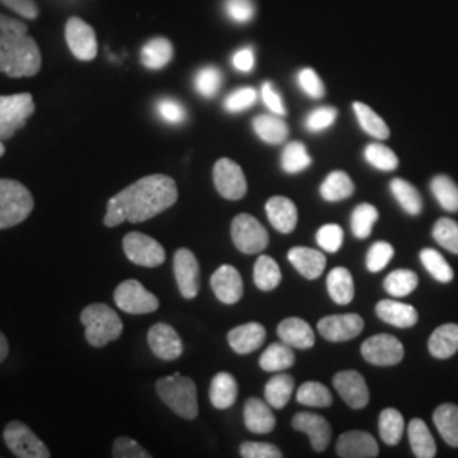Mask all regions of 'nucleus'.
<instances>
[{"mask_svg": "<svg viewBox=\"0 0 458 458\" xmlns=\"http://www.w3.org/2000/svg\"><path fill=\"white\" fill-rule=\"evenodd\" d=\"M179 199L177 183L168 175H148L107 200L104 225L115 228L124 221L145 223L170 209Z\"/></svg>", "mask_w": 458, "mask_h": 458, "instance_id": "f257e3e1", "label": "nucleus"}, {"mask_svg": "<svg viewBox=\"0 0 458 458\" xmlns=\"http://www.w3.org/2000/svg\"><path fill=\"white\" fill-rule=\"evenodd\" d=\"M41 51L30 33L0 47V72L7 77H34L41 70Z\"/></svg>", "mask_w": 458, "mask_h": 458, "instance_id": "f03ea898", "label": "nucleus"}, {"mask_svg": "<svg viewBox=\"0 0 458 458\" xmlns=\"http://www.w3.org/2000/svg\"><path fill=\"white\" fill-rule=\"evenodd\" d=\"M81 323L85 327V340L94 348H102L123 335V321L107 304L94 302L81 312Z\"/></svg>", "mask_w": 458, "mask_h": 458, "instance_id": "7ed1b4c3", "label": "nucleus"}, {"mask_svg": "<svg viewBox=\"0 0 458 458\" xmlns=\"http://www.w3.org/2000/svg\"><path fill=\"white\" fill-rule=\"evenodd\" d=\"M157 393L165 404L183 420H196L199 414L196 382L175 374L157 380Z\"/></svg>", "mask_w": 458, "mask_h": 458, "instance_id": "20e7f679", "label": "nucleus"}, {"mask_svg": "<svg viewBox=\"0 0 458 458\" xmlns=\"http://www.w3.org/2000/svg\"><path fill=\"white\" fill-rule=\"evenodd\" d=\"M33 209V194L26 185L13 179H0V229L21 225Z\"/></svg>", "mask_w": 458, "mask_h": 458, "instance_id": "39448f33", "label": "nucleus"}, {"mask_svg": "<svg viewBox=\"0 0 458 458\" xmlns=\"http://www.w3.org/2000/svg\"><path fill=\"white\" fill-rule=\"evenodd\" d=\"M34 109L33 96L28 92L0 96V140H9L22 130Z\"/></svg>", "mask_w": 458, "mask_h": 458, "instance_id": "423d86ee", "label": "nucleus"}, {"mask_svg": "<svg viewBox=\"0 0 458 458\" xmlns=\"http://www.w3.org/2000/svg\"><path fill=\"white\" fill-rule=\"evenodd\" d=\"M231 240L242 253L255 255L268 246V233L251 214H238L231 223Z\"/></svg>", "mask_w": 458, "mask_h": 458, "instance_id": "0eeeda50", "label": "nucleus"}, {"mask_svg": "<svg viewBox=\"0 0 458 458\" xmlns=\"http://www.w3.org/2000/svg\"><path fill=\"white\" fill-rule=\"evenodd\" d=\"M115 306L128 314H149L160 308V301L143 287L141 282L130 278L121 282L114 291Z\"/></svg>", "mask_w": 458, "mask_h": 458, "instance_id": "6e6552de", "label": "nucleus"}, {"mask_svg": "<svg viewBox=\"0 0 458 458\" xmlns=\"http://www.w3.org/2000/svg\"><path fill=\"white\" fill-rule=\"evenodd\" d=\"M4 442L19 458H49L51 452L33 429L21 421H11L4 429Z\"/></svg>", "mask_w": 458, "mask_h": 458, "instance_id": "1a4fd4ad", "label": "nucleus"}, {"mask_svg": "<svg viewBox=\"0 0 458 458\" xmlns=\"http://www.w3.org/2000/svg\"><path fill=\"white\" fill-rule=\"evenodd\" d=\"M123 250L130 262L140 267H148V268L160 267L166 259L164 246L160 245L155 238L138 231H132L124 236Z\"/></svg>", "mask_w": 458, "mask_h": 458, "instance_id": "9d476101", "label": "nucleus"}, {"mask_svg": "<svg viewBox=\"0 0 458 458\" xmlns=\"http://www.w3.org/2000/svg\"><path fill=\"white\" fill-rule=\"evenodd\" d=\"M213 179L217 194L228 200H240L248 192V183L242 166L229 158H221L214 164Z\"/></svg>", "mask_w": 458, "mask_h": 458, "instance_id": "9b49d317", "label": "nucleus"}, {"mask_svg": "<svg viewBox=\"0 0 458 458\" xmlns=\"http://www.w3.org/2000/svg\"><path fill=\"white\" fill-rule=\"evenodd\" d=\"M365 361L377 367H394L404 359V346L393 335H376L365 340L360 348Z\"/></svg>", "mask_w": 458, "mask_h": 458, "instance_id": "f8f14e48", "label": "nucleus"}, {"mask_svg": "<svg viewBox=\"0 0 458 458\" xmlns=\"http://www.w3.org/2000/svg\"><path fill=\"white\" fill-rule=\"evenodd\" d=\"M66 45L73 56L82 62H90L98 56V36L90 24L81 17H70L65 26Z\"/></svg>", "mask_w": 458, "mask_h": 458, "instance_id": "ddd939ff", "label": "nucleus"}, {"mask_svg": "<svg viewBox=\"0 0 458 458\" xmlns=\"http://www.w3.org/2000/svg\"><path fill=\"white\" fill-rule=\"evenodd\" d=\"M363 318L359 314H333L319 319L318 329L331 344H344L357 338L363 331Z\"/></svg>", "mask_w": 458, "mask_h": 458, "instance_id": "4468645a", "label": "nucleus"}, {"mask_svg": "<svg viewBox=\"0 0 458 458\" xmlns=\"http://www.w3.org/2000/svg\"><path fill=\"white\" fill-rule=\"evenodd\" d=\"M174 274L182 297L194 299L200 287V267L189 248H179L174 255Z\"/></svg>", "mask_w": 458, "mask_h": 458, "instance_id": "2eb2a0df", "label": "nucleus"}, {"mask_svg": "<svg viewBox=\"0 0 458 458\" xmlns=\"http://www.w3.org/2000/svg\"><path fill=\"white\" fill-rule=\"evenodd\" d=\"M333 386L352 410H363L370 401L369 386L360 372L357 370L338 372L333 377Z\"/></svg>", "mask_w": 458, "mask_h": 458, "instance_id": "dca6fc26", "label": "nucleus"}, {"mask_svg": "<svg viewBox=\"0 0 458 458\" xmlns=\"http://www.w3.org/2000/svg\"><path fill=\"white\" fill-rule=\"evenodd\" d=\"M148 344H149V350L153 352V355L158 357L160 360H177L183 353V344H182L179 333L170 325H165V323H158V325L149 327Z\"/></svg>", "mask_w": 458, "mask_h": 458, "instance_id": "f3484780", "label": "nucleus"}, {"mask_svg": "<svg viewBox=\"0 0 458 458\" xmlns=\"http://www.w3.org/2000/svg\"><path fill=\"white\" fill-rule=\"evenodd\" d=\"M211 289L223 304H236L243 297V278L233 265H221L211 277Z\"/></svg>", "mask_w": 458, "mask_h": 458, "instance_id": "a211bd4d", "label": "nucleus"}, {"mask_svg": "<svg viewBox=\"0 0 458 458\" xmlns=\"http://www.w3.org/2000/svg\"><path fill=\"white\" fill-rule=\"evenodd\" d=\"M295 431L306 433L311 440L314 452H325L331 440V425L316 412H297L293 418Z\"/></svg>", "mask_w": 458, "mask_h": 458, "instance_id": "6ab92c4d", "label": "nucleus"}, {"mask_svg": "<svg viewBox=\"0 0 458 458\" xmlns=\"http://www.w3.org/2000/svg\"><path fill=\"white\" fill-rule=\"evenodd\" d=\"M336 455L342 458H376L378 445L376 438L365 431H346L336 442Z\"/></svg>", "mask_w": 458, "mask_h": 458, "instance_id": "aec40b11", "label": "nucleus"}, {"mask_svg": "<svg viewBox=\"0 0 458 458\" xmlns=\"http://www.w3.org/2000/svg\"><path fill=\"white\" fill-rule=\"evenodd\" d=\"M289 262L294 265L295 270L308 280L321 277L327 268V257L323 251L308 248V246H294L287 253Z\"/></svg>", "mask_w": 458, "mask_h": 458, "instance_id": "412c9836", "label": "nucleus"}, {"mask_svg": "<svg viewBox=\"0 0 458 458\" xmlns=\"http://www.w3.org/2000/svg\"><path fill=\"white\" fill-rule=\"evenodd\" d=\"M243 418H245L246 428L257 435L272 433L277 425L272 406L259 397H250L246 401Z\"/></svg>", "mask_w": 458, "mask_h": 458, "instance_id": "4be33fe9", "label": "nucleus"}, {"mask_svg": "<svg viewBox=\"0 0 458 458\" xmlns=\"http://www.w3.org/2000/svg\"><path fill=\"white\" fill-rule=\"evenodd\" d=\"M265 213L270 225L282 234H289L297 226V208L291 199L276 196L267 200Z\"/></svg>", "mask_w": 458, "mask_h": 458, "instance_id": "5701e85b", "label": "nucleus"}, {"mask_svg": "<svg viewBox=\"0 0 458 458\" xmlns=\"http://www.w3.org/2000/svg\"><path fill=\"white\" fill-rule=\"evenodd\" d=\"M267 338V331L260 323H246L233 327L228 333V344L234 353L248 355L262 346Z\"/></svg>", "mask_w": 458, "mask_h": 458, "instance_id": "b1692460", "label": "nucleus"}, {"mask_svg": "<svg viewBox=\"0 0 458 458\" xmlns=\"http://www.w3.org/2000/svg\"><path fill=\"white\" fill-rule=\"evenodd\" d=\"M376 312L384 323H387L391 327H401V329L414 327L420 319V314L412 306L391 301V299H384V301L377 302Z\"/></svg>", "mask_w": 458, "mask_h": 458, "instance_id": "393cba45", "label": "nucleus"}, {"mask_svg": "<svg viewBox=\"0 0 458 458\" xmlns=\"http://www.w3.org/2000/svg\"><path fill=\"white\" fill-rule=\"evenodd\" d=\"M278 338L284 344L299 348V350H310L316 344L314 329L301 318H287L277 327Z\"/></svg>", "mask_w": 458, "mask_h": 458, "instance_id": "a878e982", "label": "nucleus"}, {"mask_svg": "<svg viewBox=\"0 0 458 458\" xmlns=\"http://www.w3.org/2000/svg\"><path fill=\"white\" fill-rule=\"evenodd\" d=\"M428 350L435 359H450L458 352V325L448 323L437 327L428 340Z\"/></svg>", "mask_w": 458, "mask_h": 458, "instance_id": "bb28decb", "label": "nucleus"}, {"mask_svg": "<svg viewBox=\"0 0 458 458\" xmlns=\"http://www.w3.org/2000/svg\"><path fill=\"white\" fill-rule=\"evenodd\" d=\"M327 287L329 297L340 306L350 304L355 297L353 277L344 267H336L327 274Z\"/></svg>", "mask_w": 458, "mask_h": 458, "instance_id": "cd10ccee", "label": "nucleus"}, {"mask_svg": "<svg viewBox=\"0 0 458 458\" xmlns=\"http://www.w3.org/2000/svg\"><path fill=\"white\" fill-rule=\"evenodd\" d=\"M238 397V382L228 372H219L214 377L209 389V399L216 410H228Z\"/></svg>", "mask_w": 458, "mask_h": 458, "instance_id": "c85d7f7f", "label": "nucleus"}, {"mask_svg": "<svg viewBox=\"0 0 458 458\" xmlns=\"http://www.w3.org/2000/svg\"><path fill=\"white\" fill-rule=\"evenodd\" d=\"M257 136L268 145H280L289 136V126L277 114H260L253 119Z\"/></svg>", "mask_w": 458, "mask_h": 458, "instance_id": "c756f323", "label": "nucleus"}, {"mask_svg": "<svg viewBox=\"0 0 458 458\" xmlns=\"http://www.w3.org/2000/svg\"><path fill=\"white\" fill-rule=\"evenodd\" d=\"M294 377L289 376V374H277V376L272 377L265 386V401L274 410H284L291 401V395L294 393Z\"/></svg>", "mask_w": 458, "mask_h": 458, "instance_id": "7c9ffc66", "label": "nucleus"}, {"mask_svg": "<svg viewBox=\"0 0 458 458\" xmlns=\"http://www.w3.org/2000/svg\"><path fill=\"white\" fill-rule=\"evenodd\" d=\"M411 450L418 458H433L437 455V443L423 420H412L408 426Z\"/></svg>", "mask_w": 458, "mask_h": 458, "instance_id": "2f4dec72", "label": "nucleus"}, {"mask_svg": "<svg viewBox=\"0 0 458 458\" xmlns=\"http://www.w3.org/2000/svg\"><path fill=\"white\" fill-rule=\"evenodd\" d=\"M433 423L445 443L458 448V406L457 404H442L433 412Z\"/></svg>", "mask_w": 458, "mask_h": 458, "instance_id": "473e14b6", "label": "nucleus"}, {"mask_svg": "<svg viewBox=\"0 0 458 458\" xmlns=\"http://www.w3.org/2000/svg\"><path fill=\"white\" fill-rule=\"evenodd\" d=\"M321 197L327 202H340L355 192V183L350 179L348 174L342 170H335L327 175L319 187Z\"/></svg>", "mask_w": 458, "mask_h": 458, "instance_id": "72a5a7b5", "label": "nucleus"}, {"mask_svg": "<svg viewBox=\"0 0 458 458\" xmlns=\"http://www.w3.org/2000/svg\"><path fill=\"white\" fill-rule=\"evenodd\" d=\"M174 47L166 38H153L141 49V64L149 70H160L170 64Z\"/></svg>", "mask_w": 458, "mask_h": 458, "instance_id": "f704fd0d", "label": "nucleus"}, {"mask_svg": "<svg viewBox=\"0 0 458 458\" xmlns=\"http://www.w3.org/2000/svg\"><path fill=\"white\" fill-rule=\"evenodd\" d=\"M260 367L265 372H280V370H287L295 363V355L293 352V346L287 344H270L262 357H260Z\"/></svg>", "mask_w": 458, "mask_h": 458, "instance_id": "c9c22d12", "label": "nucleus"}, {"mask_svg": "<svg viewBox=\"0 0 458 458\" xmlns=\"http://www.w3.org/2000/svg\"><path fill=\"white\" fill-rule=\"evenodd\" d=\"M353 111L359 119V124L361 130L370 134L376 140H387L389 138V126L386 124V121L377 114L372 107H369L363 102H353Z\"/></svg>", "mask_w": 458, "mask_h": 458, "instance_id": "e433bc0d", "label": "nucleus"}, {"mask_svg": "<svg viewBox=\"0 0 458 458\" xmlns=\"http://www.w3.org/2000/svg\"><path fill=\"white\" fill-rule=\"evenodd\" d=\"M391 192L399 202V206L410 214V216H420L423 211V199L418 192V189L404 179H394L391 182Z\"/></svg>", "mask_w": 458, "mask_h": 458, "instance_id": "4c0bfd02", "label": "nucleus"}, {"mask_svg": "<svg viewBox=\"0 0 458 458\" xmlns=\"http://www.w3.org/2000/svg\"><path fill=\"white\" fill-rule=\"evenodd\" d=\"M404 428H406V423H404V418L399 411L387 408V410L380 412V416H378V433H380L382 442L386 445L394 446V445L401 442Z\"/></svg>", "mask_w": 458, "mask_h": 458, "instance_id": "58836bf2", "label": "nucleus"}, {"mask_svg": "<svg viewBox=\"0 0 458 458\" xmlns=\"http://www.w3.org/2000/svg\"><path fill=\"white\" fill-rule=\"evenodd\" d=\"M253 280H255V285L265 293L277 289L278 284L282 280V272H280L278 263L272 257L260 255L259 260L255 262Z\"/></svg>", "mask_w": 458, "mask_h": 458, "instance_id": "ea45409f", "label": "nucleus"}, {"mask_svg": "<svg viewBox=\"0 0 458 458\" xmlns=\"http://www.w3.org/2000/svg\"><path fill=\"white\" fill-rule=\"evenodd\" d=\"M418 284H420V278L416 276V272L399 268L386 277L384 289L387 294L393 295V297H406L414 293Z\"/></svg>", "mask_w": 458, "mask_h": 458, "instance_id": "a19ab883", "label": "nucleus"}, {"mask_svg": "<svg viewBox=\"0 0 458 458\" xmlns=\"http://www.w3.org/2000/svg\"><path fill=\"white\" fill-rule=\"evenodd\" d=\"M297 403L308 408H327L333 403V395L321 382H304L297 391Z\"/></svg>", "mask_w": 458, "mask_h": 458, "instance_id": "79ce46f5", "label": "nucleus"}, {"mask_svg": "<svg viewBox=\"0 0 458 458\" xmlns=\"http://www.w3.org/2000/svg\"><path fill=\"white\" fill-rule=\"evenodd\" d=\"M431 192L445 211L458 213V185L446 175H437L431 181Z\"/></svg>", "mask_w": 458, "mask_h": 458, "instance_id": "37998d69", "label": "nucleus"}, {"mask_svg": "<svg viewBox=\"0 0 458 458\" xmlns=\"http://www.w3.org/2000/svg\"><path fill=\"white\" fill-rule=\"evenodd\" d=\"M312 164L311 155L308 153V148L301 141H293L282 151V168L287 174H299Z\"/></svg>", "mask_w": 458, "mask_h": 458, "instance_id": "c03bdc74", "label": "nucleus"}, {"mask_svg": "<svg viewBox=\"0 0 458 458\" xmlns=\"http://www.w3.org/2000/svg\"><path fill=\"white\" fill-rule=\"evenodd\" d=\"M420 259L431 277L437 278L442 284H450L454 280V268L443 259L440 251H437L433 248H425L420 253Z\"/></svg>", "mask_w": 458, "mask_h": 458, "instance_id": "a18cd8bd", "label": "nucleus"}, {"mask_svg": "<svg viewBox=\"0 0 458 458\" xmlns=\"http://www.w3.org/2000/svg\"><path fill=\"white\" fill-rule=\"evenodd\" d=\"M378 221V211L372 204H359L352 214V231L359 240H365L372 234V228Z\"/></svg>", "mask_w": 458, "mask_h": 458, "instance_id": "49530a36", "label": "nucleus"}, {"mask_svg": "<svg viewBox=\"0 0 458 458\" xmlns=\"http://www.w3.org/2000/svg\"><path fill=\"white\" fill-rule=\"evenodd\" d=\"M365 160L377 170L393 172L399 166V158L393 149L382 143H372L365 148Z\"/></svg>", "mask_w": 458, "mask_h": 458, "instance_id": "de8ad7c7", "label": "nucleus"}, {"mask_svg": "<svg viewBox=\"0 0 458 458\" xmlns=\"http://www.w3.org/2000/svg\"><path fill=\"white\" fill-rule=\"evenodd\" d=\"M223 83V73L216 66H204L196 73L194 85L202 98H211L219 92Z\"/></svg>", "mask_w": 458, "mask_h": 458, "instance_id": "09e8293b", "label": "nucleus"}, {"mask_svg": "<svg viewBox=\"0 0 458 458\" xmlns=\"http://www.w3.org/2000/svg\"><path fill=\"white\" fill-rule=\"evenodd\" d=\"M433 238L438 245L458 255V223L450 217H442L433 226Z\"/></svg>", "mask_w": 458, "mask_h": 458, "instance_id": "8fccbe9b", "label": "nucleus"}, {"mask_svg": "<svg viewBox=\"0 0 458 458\" xmlns=\"http://www.w3.org/2000/svg\"><path fill=\"white\" fill-rule=\"evenodd\" d=\"M394 248L391 243L387 242H377L374 245L370 246L369 253H367V268L372 274H378L382 272L389 262L393 260Z\"/></svg>", "mask_w": 458, "mask_h": 458, "instance_id": "3c124183", "label": "nucleus"}, {"mask_svg": "<svg viewBox=\"0 0 458 458\" xmlns=\"http://www.w3.org/2000/svg\"><path fill=\"white\" fill-rule=\"evenodd\" d=\"M344 233L338 225H325L318 229L316 242L327 253H336L344 245Z\"/></svg>", "mask_w": 458, "mask_h": 458, "instance_id": "603ef678", "label": "nucleus"}, {"mask_svg": "<svg viewBox=\"0 0 458 458\" xmlns=\"http://www.w3.org/2000/svg\"><path fill=\"white\" fill-rule=\"evenodd\" d=\"M257 98H259V92L255 89L242 87L225 98V109L228 113H242L250 109L257 102Z\"/></svg>", "mask_w": 458, "mask_h": 458, "instance_id": "864d4df0", "label": "nucleus"}, {"mask_svg": "<svg viewBox=\"0 0 458 458\" xmlns=\"http://www.w3.org/2000/svg\"><path fill=\"white\" fill-rule=\"evenodd\" d=\"M338 117V111L335 107H318L306 115V130L311 132H321L331 128Z\"/></svg>", "mask_w": 458, "mask_h": 458, "instance_id": "5fc2aeb1", "label": "nucleus"}, {"mask_svg": "<svg viewBox=\"0 0 458 458\" xmlns=\"http://www.w3.org/2000/svg\"><path fill=\"white\" fill-rule=\"evenodd\" d=\"M297 82L299 87L302 89L304 94H308L312 98H325L327 89L323 85V81L319 79V75L312 70V68H304L297 73Z\"/></svg>", "mask_w": 458, "mask_h": 458, "instance_id": "6e6d98bb", "label": "nucleus"}, {"mask_svg": "<svg viewBox=\"0 0 458 458\" xmlns=\"http://www.w3.org/2000/svg\"><path fill=\"white\" fill-rule=\"evenodd\" d=\"M113 457L114 458H149L151 454L147 452L141 445L134 442L130 437H119L113 445Z\"/></svg>", "mask_w": 458, "mask_h": 458, "instance_id": "4d7b16f0", "label": "nucleus"}, {"mask_svg": "<svg viewBox=\"0 0 458 458\" xmlns=\"http://www.w3.org/2000/svg\"><path fill=\"white\" fill-rule=\"evenodd\" d=\"M157 111H158V114L164 119L165 123H168V124H181L187 117L185 107L175 98L158 100Z\"/></svg>", "mask_w": 458, "mask_h": 458, "instance_id": "13d9d810", "label": "nucleus"}, {"mask_svg": "<svg viewBox=\"0 0 458 458\" xmlns=\"http://www.w3.org/2000/svg\"><path fill=\"white\" fill-rule=\"evenodd\" d=\"M243 458H282V452L272 443L245 442L240 446Z\"/></svg>", "mask_w": 458, "mask_h": 458, "instance_id": "bf43d9fd", "label": "nucleus"}, {"mask_svg": "<svg viewBox=\"0 0 458 458\" xmlns=\"http://www.w3.org/2000/svg\"><path fill=\"white\" fill-rule=\"evenodd\" d=\"M225 11L229 19L238 24H245L248 21H251V17L255 14V7L251 0H226Z\"/></svg>", "mask_w": 458, "mask_h": 458, "instance_id": "052dcab7", "label": "nucleus"}, {"mask_svg": "<svg viewBox=\"0 0 458 458\" xmlns=\"http://www.w3.org/2000/svg\"><path fill=\"white\" fill-rule=\"evenodd\" d=\"M28 34V26L17 19L0 14V47L11 39Z\"/></svg>", "mask_w": 458, "mask_h": 458, "instance_id": "680f3d73", "label": "nucleus"}, {"mask_svg": "<svg viewBox=\"0 0 458 458\" xmlns=\"http://www.w3.org/2000/svg\"><path fill=\"white\" fill-rule=\"evenodd\" d=\"M260 94H262L263 104H265L274 114H287V109H285V106H284V102H282V98H280L277 89L274 87V83H263L262 92H260Z\"/></svg>", "mask_w": 458, "mask_h": 458, "instance_id": "e2e57ef3", "label": "nucleus"}, {"mask_svg": "<svg viewBox=\"0 0 458 458\" xmlns=\"http://www.w3.org/2000/svg\"><path fill=\"white\" fill-rule=\"evenodd\" d=\"M0 4H4L5 7L26 19H36L39 16V7L34 0H0Z\"/></svg>", "mask_w": 458, "mask_h": 458, "instance_id": "0e129e2a", "label": "nucleus"}, {"mask_svg": "<svg viewBox=\"0 0 458 458\" xmlns=\"http://www.w3.org/2000/svg\"><path fill=\"white\" fill-rule=\"evenodd\" d=\"M233 65L238 70V72H243V73H250L255 66V53L250 47L245 48L238 49L234 55H233Z\"/></svg>", "mask_w": 458, "mask_h": 458, "instance_id": "69168bd1", "label": "nucleus"}, {"mask_svg": "<svg viewBox=\"0 0 458 458\" xmlns=\"http://www.w3.org/2000/svg\"><path fill=\"white\" fill-rule=\"evenodd\" d=\"M9 357V342L5 335L0 331V363Z\"/></svg>", "mask_w": 458, "mask_h": 458, "instance_id": "338daca9", "label": "nucleus"}, {"mask_svg": "<svg viewBox=\"0 0 458 458\" xmlns=\"http://www.w3.org/2000/svg\"><path fill=\"white\" fill-rule=\"evenodd\" d=\"M4 153H5V147H4V143H2V140H0V158L4 157Z\"/></svg>", "mask_w": 458, "mask_h": 458, "instance_id": "774afa93", "label": "nucleus"}]
</instances>
